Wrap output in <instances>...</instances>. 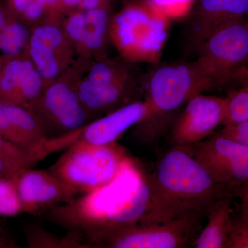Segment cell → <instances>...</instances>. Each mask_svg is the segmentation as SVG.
Segmentation results:
<instances>
[{"mask_svg":"<svg viewBox=\"0 0 248 248\" xmlns=\"http://www.w3.org/2000/svg\"><path fill=\"white\" fill-rule=\"evenodd\" d=\"M81 133L80 130L52 139L48 144L34 149L17 146L0 136V177L14 179L24 170L33 167L49 155L69 146L79 140Z\"/></svg>","mask_w":248,"mask_h":248,"instance_id":"4fadbf2b","label":"cell"},{"mask_svg":"<svg viewBox=\"0 0 248 248\" xmlns=\"http://www.w3.org/2000/svg\"><path fill=\"white\" fill-rule=\"evenodd\" d=\"M28 247L31 248H88L82 234L68 232L64 236L54 234L37 224H29L24 228Z\"/></svg>","mask_w":248,"mask_h":248,"instance_id":"ffe728a7","label":"cell"},{"mask_svg":"<svg viewBox=\"0 0 248 248\" xmlns=\"http://www.w3.org/2000/svg\"><path fill=\"white\" fill-rule=\"evenodd\" d=\"M133 81L130 77L110 83H94L85 79L77 88L80 101L90 114L113 112L135 102Z\"/></svg>","mask_w":248,"mask_h":248,"instance_id":"5bb4252c","label":"cell"},{"mask_svg":"<svg viewBox=\"0 0 248 248\" xmlns=\"http://www.w3.org/2000/svg\"><path fill=\"white\" fill-rule=\"evenodd\" d=\"M143 10L131 8L116 18L113 33L117 45L129 54L154 53V22Z\"/></svg>","mask_w":248,"mask_h":248,"instance_id":"9a60e30c","label":"cell"},{"mask_svg":"<svg viewBox=\"0 0 248 248\" xmlns=\"http://www.w3.org/2000/svg\"><path fill=\"white\" fill-rule=\"evenodd\" d=\"M46 3L48 4H54L58 1V0H45Z\"/></svg>","mask_w":248,"mask_h":248,"instance_id":"836d02e7","label":"cell"},{"mask_svg":"<svg viewBox=\"0 0 248 248\" xmlns=\"http://www.w3.org/2000/svg\"><path fill=\"white\" fill-rule=\"evenodd\" d=\"M152 1L159 6H166V5L177 4V3L187 2L189 0H152Z\"/></svg>","mask_w":248,"mask_h":248,"instance_id":"f546056e","label":"cell"},{"mask_svg":"<svg viewBox=\"0 0 248 248\" xmlns=\"http://www.w3.org/2000/svg\"><path fill=\"white\" fill-rule=\"evenodd\" d=\"M63 40L57 37H40L32 34L29 42L32 62L45 81H53L60 72L58 50Z\"/></svg>","mask_w":248,"mask_h":248,"instance_id":"d6986e66","label":"cell"},{"mask_svg":"<svg viewBox=\"0 0 248 248\" xmlns=\"http://www.w3.org/2000/svg\"><path fill=\"white\" fill-rule=\"evenodd\" d=\"M146 182L150 205L141 223H162L207 214L235 187L215 182L184 146H170L158 158Z\"/></svg>","mask_w":248,"mask_h":248,"instance_id":"7a4b0ae2","label":"cell"},{"mask_svg":"<svg viewBox=\"0 0 248 248\" xmlns=\"http://www.w3.org/2000/svg\"><path fill=\"white\" fill-rule=\"evenodd\" d=\"M248 17V0H198L188 22L189 46L197 51L218 29Z\"/></svg>","mask_w":248,"mask_h":248,"instance_id":"8fae6325","label":"cell"},{"mask_svg":"<svg viewBox=\"0 0 248 248\" xmlns=\"http://www.w3.org/2000/svg\"><path fill=\"white\" fill-rule=\"evenodd\" d=\"M100 0H83L79 6L83 11H91L96 9H99Z\"/></svg>","mask_w":248,"mask_h":248,"instance_id":"f1b7e54d","label":"cell"},{"mask_svg":"<svg viewBox=\"0 0 248 248\" xmlns=\"http://www.w3.org/2000/svg\"><path fill=\"white\" fill-rule=\"evenodd\" d=\"M16 9L29 20L39 19L43 14L45 0H13Z\"/></svg>","mask_w":248,"mask_h":248,"instance_id":"d4e9b609","label":"cell"},{"mask_svg":"<svg viewBox=\"0 0 248 248\" xmlns=\"http://www.w3.org/2000/svg\"><path fill=\"white\" fill-rule=\"evenodd\" d=\"M147 112L146 101L130 103L88 124L79 139L97 145L114 143L127 130L140 123Z\"/></svg>","mask_w":248,"mask_h":248,"instance_id":"7c38bea8","label":"cell"},{"mask_svg":"<svg viewBox=\"0 0 248 248\" xmlns=\"http://www.w3.org/2000/svg\"><path fill=\"white\" fill-rule=\"evenodd\" d=\"M0 136L23 148L34 149L48 144L34 115L26 108L0 102Z\"/></svg>","mask_w":248,"mask_h":248,"instance_id":"2e32d148","label":"cell"},{"mask_svg":"<svg viewBox=\"0 0 248 248\" xmlns=\"http://www.w3.org/2000/svg\"><path fill=\"white\" fill-rule=\"evenodd\" d=\"M149 204L145 175L128 157L113 181L54 207L46 212L45 218L68 232L82 234L88 244L108 230L141 223Z\"/></svg>","mask_w":248,"mask_h":248,"instance_id":"6da1fadb","label":"cell"},{"mask_svg":"<svg viewBox=\"0 0 248 248\" xmlns=\"http://www.w3.org/2000/svg\"><path fill=\"white\" fill-rule=\"evenodd\" d=\"M226 99L216 96L197 94L191 98L170 128V146H187L203 141L223 125Z\"/></svg>","mask_w":248,"mask_h":248,"instance_id":"9c48e42d","label":"cell"},{"mask_svg":"<svg viewBox=\"0 0 248 248\" xmlns=\"http://www.w3.org/2000/svg\"><path fill=\"white\" fill-rule=\"evenodd\" d=\"M14 180L22 201L23 213L38 215L67 203L80 192L50 171L24 170Z\"/></svg>","mask_w":248,"mask_h":248,"instance_id":"30bf717a","label":"cell"},{"mask_svg":"<svg viewBox=\"0 0 248 248\" xmlns=\"http://www.w3.org/2000/svg\"><path fill=\"white\" fill-rule=\"evenodd\" d=\"M234 197L239 199L240 217L248 223V182L235 187Z\"/></svg>","mask_w":248,"mask_h":248,"instance_id":"4316f807","label":"cell"},{"mask_svg":"<svg viewBox=\"0 0 248 248\" xmlns=\"http://www.w3.org/2000/svg\"><path fill=\"white\" fill-rule=\"evenodd\" d=\"M6 25L7 24H6V18H5L4 15L3 14L1 11H0V32L6 27Z\"/></svg>","mask_w":248,"mask_h":248,"instance_id":"1f68e13d","label":"cell"},{"mask_svg":"<svg viewBox=\"0 0 248 248\" xmlns=\"http://www.w3.org/2000/svg\"><path fill=\"white\" fill-rule=\"evenodd\" d=\"M210 90L237 84L248 63V18L228 24L212 34L197 50L192 62Z\"/></svg>","mask_w":248,"mask_h":248,"instance_id":"5b68a950","label":"cell"},{"mask_svg":"<svg viewBox=\"0 0 248 248\" xmlns=\"http://www.w3.org/2000/svg\"><path fill=\"white\" fill-rule=\"evenodd\" d=\"M29 31L19 23L6 25L0 32V49L8 55L20 53L29 40Z\"/></svg>","mask_w":248,"mask_h":248,"instance_id":"7402d4cb","label":"cell"},{"mask_svg":"<svg viewBox=\"0 0 248 248\" xmlns=\"http://www.w3.org/2000/svg\"><path fill=\"white\" fill-rule=\"evenodd\" d=\"M237 85H239V86H248V66L246 67V69L240 77Z\"/></svg>","mask_w":248,"mask_h":248,"instance_id":"4dcf8cb0","label":"cell"},{"mask_svg":"<svg viewBox=\"0 0 248 248\" xmlns=\"http://www.w3.org/2000/svg\"><path fill=\"white\" fill-rule=\"evenodd\" d=\"M225 99L226 113L223 126L248 120V86L231 89Z\"/></svg>","mask_w":248,"mask_h":248,"instance_id":"44dd1931","label":"cell"},{"mask_svg":"<svg viewBox=\"0 0 248 248\" xmlns=\"http://www.w3.org/2000/svg\"><path fill=\"white\" fill-rule=\"evenodd\" d=\"M0 76H1V65H0Z\"/></svg>","mask_w":248,"mask_h":248,"instance_id":"e575fe53","label":"cell"},{"mask_svg":"<svg viewBox=\"0 0 248 248\" xmlns=\"http://www.w3.org/2000/svg\"><path fill=\"white\" fill-rule=\"evenodd\" d=\"M27 109L48 139L60 138L81 130L89 124L91 116L80 101L76 89L60 81L43 90Z\"/></svg>","mask_w":248,"mask_h":248,"instance_id":"52a82bcc","label":"cell"},{"mask_svg":"<svg viewBox=\"0 0 248 248\" xmlns=\"http://www.w3.org/2000/svg\"><path fill=\"white\" fill-rule=\"evenodd\" d=\"M218 133L248 146V120L241 123L223 126V128L218 131Z\"/></svg>","mask_w":248,"mask_h":248,"instance_id":"484cf974","label":"cell"},{"mask_svg":"<svg viewBox=\"0 0 248 248\" xmlns=\"http://www.w3.org/2000/svg\"><path fill=\"white\" fill-rule=\"evenodd\" d=\"M23 213L22 201L14 179L0 177V216L14 217Z\"/></svg>","mask_w":248,"mask_h":248,"instance_id":"603a6c76","label":"cell"},{"mask_svg":"<svg viewBox=\"0 0 248 248\" xmlns=\"http://www.w3.org/2000/svg\"><path fill=\"white\" fill-rule=\"evenodd\" d=\"M19 248L9 234L0 232V248Z\"/></svg>","mask_w":248,"mask_h":248,"instance_id":"83f0119b","label":"cell"},{"mask_svg":"<svg viewBox=\"0 0 248 248\" xmlns=\"http://www.w3.org/2000/svg\"><path fill=\"white\" fill-rule=\"evenodd\" d=\"M210 90L208 81L193 63H174L159 67L147 81L148 112L133 127V135L143 144H154L167 135L187 102L197 94Z\"/></svg>","mask_w":248,"mask_h":248,"instance_id":"3957f363","label":"cell"},{"mask_svg":"<svg viewBox=\"0 0 248 248\" xmlns=\"http://www.w3.org/2000/svg\"></svg>","mask_w":248,"mask_h":248,"instance_id":"d590c367","label":"cell"},{"mask_svg":"<svg viewBox=\"0 0 248 248\" xmlns=\"http://www.w3.org/2000/svg\"><path fill=\"white\" fill-rule=\"evenodd\" d=\"M215 182L236 186L248 182V146L215 132L195 144L184 146Z\"/></svg>","mask_w":248,"mask_h":248,"instance_id":"ba28073f","label":"cell"},{"mask_svg":"<svg viewBox=\"0 0 248 248\" xmlns=\"http://www.w3.org/2000/svg\"><path fill=\"white\" fill-rule=\"evenodd\" d=\"M110 30L108 14L104 9L84 11L73 15L66 24L67 35L90 50L103 46Z\"/></svg>","mask_w":248,"mask_h":248,"instance_id":"e0dca14e","label":"cell"},{"mask_svg":"<svg viewBox=\"0 0 248 248\" xmlns=\"http://www.w3.org/2000/svg\"><path fill=\"white\" fill-rule=\"evenodd\" d=\"M128 158L126 150L116 142L97 145L79 139L48 170L82 195L113 181Z\"/></svg>","mask_w":248,"mask_h":248,"instance_id":"277c9868","label":"cell"},{"mask_svg":"<svg viewBox=\"0 0 248 248\" xmlns=\"http://www.w3.org/2000/svg\"><path fill=\"white\" fill-rule=\"evenodd\" d=\"M83 0H63V2L70 6H79Z\"/></svg>","mask_w":248,"mask_h":248,"instance_id":"d6a6232c","label":"cell"},{"mask_svg":"<svg viewBox=\"0 0 248 248\" xmlns=\"http://www.w3.org/2000/svg\"><path fill=\"white\" fill-rule=\"evenodd\" d=\"M225 248H248V223L240 216L232 218Z\"/></svg>","mask_w":248,"mask_h":248,"instance_id":"cb8c5ba5","label":"cell"},{"mask_svg":"<svg viewBox=\"0 0 248 248\" xmlns=\"http://www.w3.org/2000/svg\"><path fill=\"white\" fill-rule=\"evenodd\" d=\"M234 195L224 197L206 215V225L196 240L195 248H225L232 218Z\"/></svg>","mask_w":248,"mask_h":248,"instance_id":"ac0fdd59","label":"cell"},{"mask_svg":"<svg viewBox=\"0 0 248 248\" xmlns=\"http://www.w3.org/2000/svg\"><path fill=\"white\" fill-rule=\"evenodd\" d=\"M205 215L192 214L162 223H133L98 234L90 248H187L193 247L206 221Z\"/></svg>","mask_w":248,"mask_h":248,"instance_id":"8992f818","label":"cell"}]
</instances>
